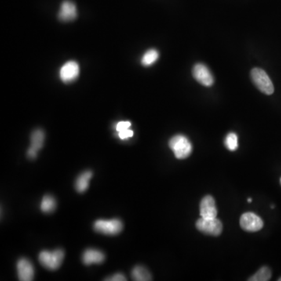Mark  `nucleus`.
<instances>
[{"label":"nucleus","mask_w":281,"mask_h":281,"mask_svg":"<svg viewBox=\"0 0 281 281\" xmlns=\"http://www.w3.org/2000/svg\"><path fill=\"white\" fill-rule=\"evenodd\" d=\"M192 74L198 83L204 86H212L214 83L213 74L205 64L197 63L193 68Z\"/></svg>","instance_id":"nucleus-7"},{"label":"nucleus","mask_w":281,"mask_h":281,"mask_svg":"<svg viewBox=\"0 0 281 281\" xmlns=\"http://www.w3.org/2000/svg\"><path fill=\"white\" fill-rule=\"evenodd\" d=\"M105 281H127L126 277L121 273H118V274H114L113 276L110 277V278L105 279Z\"/></svg>","instance_id":"nucleus-22"},{"label":"nucleus","mask_w":281,"mask_h":281,"mask_svg":"<svg viewBox=\"0 0 281 281\" xmlns=\"http://www.w3.org/2000/svg\"></svg>","instance_id":"nucleus-26"},{"label":"nucleus","mask_w":281,"mask_h":281,"mask_svg":"<svg viewBox=\"0 0 281 281\" xmlns=\"http://www.w3.org/2000/svg\"><path fill=\"white\" fill-rule=\"evenodd\" d=\"M58 16L62 21H72L75 20L78 16V11L75 4L68 0L64 1L61 4Z\"/></svg>","instance_id":"nucleus-11"},{"label":"nucleus","mask_w":281,"mask_h":281,"mask_svg":"<svg viewBox=\"0 0 281 281\" xmlns=\"http://www.w3.org/2000/svg\"><path fill=\"white\" fill-rule=\"evenodd\" d=\"M159 52L155 49H149L143 55L141 58V64L144 67H148L155 63L159 59Z\"/></svg>","instance_id":"nucleus-18"},{"label":"nucleus","mask_w":281,"mask_h":281,"mask_svg":"<svg viewBox=\"0 0 281 281\" xmlns=\"http://www.w3.org/2000/svg\"><path fill=\"white\" fill-rule=\"evenodd\" d=\"M133 136L134 132L131 130L130 128L127 129V130L118 132V137H119L121 140H126V139H130V138L133 137Z\"/></svg>","instance_id":"nucleus-21"},{"label":"nucleus","mask_w":281,"mask_h":281,"mask_svg":"<svg viewBox=\"0 0 281 281\" xmlns=\"http://www.w3.org/2000/svg\"><path fill=\"white\" fill-rule=\"evenodd\" d=\"M199 209L202 218H214L218 213L215 199L211 195H206L202 198Z\"/></svg>","instance_id":"nucleus-10"},{"label":"nucleus","mask_w":281,"mask_h":281,"mask_svg":"<svg viewBox=\"0 0 281 281\" xmlns=\"http://www.w3.org/2000/svg\"><path fill=\"white\" fill-rule=\"evenodd\" d=\"M44 141H45V133L41 129H37L31 134L30 147L38 151L43 147Z\"/></svg>","instance_id":"nucleus-15"},{"label":"nucleus","mask_w":281,"mask_h":281,"mask_svg":"<svg viewBox=\"0 0 281 281\" xmlns=\"http://www.w3.org/2000/svg\"><path fill=\"white\" fill-rule=\"evenodd\" d=\"M248 202H252V198H249V199H248Z\"/></svg>","instance_id":"nucleus-24"},{"label":"nucleus","mask_w":281,"mask_h":281,"mask_svg":"<svg viewBox=\"0 0 281 281\" xmlns=\"http://www.w3.org/2000/svg\"><path fill=\"white\" fill-rule=\"evenodd\" d=\"M253 83L260 92L271 96L274 92V86L268 74L260 68H254L251 71Z\"/></svg>","instance_id":"nucleus-3"},{"label":"nucleus","mask_w":281,"mask_h":281,"mask_svg":"<svg viewBox=\"0 0 281 281\" xmlns=\"http://www.w3.org/2000/svg\"><path fill=\"white\" fill-rule=\"evenodd\" d=\"M224 144L227 149L234 151L238 149V136L235 133H229L226 137Z\"/></svg>","instance_id":"nucleus-19"},{"label":"nucleus","mask_w":281,"mask_h":281,"mask_svg":"<svg viewBox=\"0 0 281 281\" xmlns=\"http://www.w3.org/2000/svg\"><path fill=\"white\" fill-rule=\"evenodd\" d=\"M278 281H281V278H279V279H278Z\"/></svg>","instance_id":"nucleus-25"},{"label":"nucleus","mask_w":281,"mask_h":281,"mask_svg":"<svg viewBox=\"0 0 281 281\" xmlns=\"http://www.w3.org/2000/svg\"><path fill=\"white\" fill-rule=\"evenodd\" d=\"M197 230L203 234L211 236H219L223 232V224L219 219L202 218L198 219L196 221Z\"/></svg>","instance_id":"nucleus-4"},{"label":"nucleus","mask_w":281,"mask_h":281,"mask_svg":"<svg viewBox=\"0 0 281 281\" xmlns=\"http://www.w3.org/2000/svg\"><path fill=\"white\" fill-rule=\"evenodd\" d=\"M132 126V123L130 121H120L116 125V131L117 132H121L122 131L129 129Z\"/></svg>","instance_id":"nucleus-20"},{"label":"nucleus","mask_w":281,"mask_h":281,"mask_svg":"<svg viewBox=\"0 0 281 281\" xmlns=\"http://www.w3.org/2000/svg\"><path fill=\"white\" fill-rule=\"evenodd\" d=\"M56 202L54 197L51 195H45L41 202V210L45 213H50L56 209Z\"/></svg>","instance_id":"nucleus-16"},{"label":"nucleus","mask_w":281,"mask_h":281,"mask_svg":"<svg viewBox=\"0 0 281 281\" xmlns=\"http://www.w3.org/2000/svg\"><path fill=\"white\" fill-rule=\"evenodd\" d=\"M37 153H38V151L30 147L27 150V155L29 159H34L37 157Z\"/></svg>","instance_id":"nucleus-23"},{"label":"nucleus","mask_w":281,"mask_h":281,"mask_svg":"<svg viewBox=\"0 0 281 281\" xmlns=\"http://www.w3.org/2000/svg\"><path fill=\"white\" fill-rule=\"evenodd\" d=\"M132 277L134 281H149L152 280L149 271L141 266H136L132 270Z\"/></svg>","instance_id":"nucleus-14"},{"label":"nucleus","mask_w":281,"mask_h":281,"mask_svg":"<svg viewBox=\"0 0 281 281\" xmlns=\"http://www.w3.org/2000/svg\"><path fill=\"white\" fill-rule=\"evenodd\" d=\"M92 177V172L90 170L83 172L78 176L76 180L75 187L77 191L79 193H83L86 191L89 187V181Z\"/></svg>","instance_id":"nucleus-13"},{"label":"nucleus","mask_w":281,"mask_h":281,"mask_svg":"<svg viewBox=\"0 0 281 281\" xmlns=\"http://www.w3.org/2000/svg\"><path fill=\"white\" fill-rule=\"evenodd\" d=\"M94 230L106 235H117L123 231L124 224L121 220H98L93 225Z\"/></svg>","instance_id":"nucleus-5"},{"label":"nucleus","mask_w":281,"mask_h":281,"mask_svg":"<svg viewBox=\"0 0 281 281\" xmlns=\"http://www.w3.org/2000/svg\"><path fill=\"white\" fill-rule=\"evenodd\" d=\"M19 281H31L34 280V269L30 260L22 258L16 264Z\"/></svg>","instance_id":"nucleus-9"},{"label":"nucleus","mask_w":281,"mask_h":281,"mask_svg":"<svg viewBox=\"0 0 281 281\" xmlns=\"http://www.w3.org/2000/svg\"><path fill=\"white\" fill-rule=\"evenodd\" d=\"M240 226L244 231L256 232L263 228V221L255 213H245L240 218Z\"/></svg>","instance_id":"nucleus-6"},{"label":"nucleus","mask_w":281,"mask_h":281,"mask_svg":"<svg viewBox=\"0 0 281 281\" xmlns=\"http://www.w3.org/2000/svg\"><path fill=\"white\" fill-rule=\"evenodd\" d=\"M64 259V252L62 249L54 251H42L39 253L38 260L41 265L49 271H56L60 268Z\"/></svg>","instance_id":"nucleus-2"},{"label":"nucleus","mask_w":281,"mask_h":281,"mask_svg":"<svg viewBox=\"0 0 281 281\" xmlns=\"http://www.w3.org/2000/svg\"><path fill=\"white\" fill-rule=\"evenodd\" d=\"M79 74V64L75 61H69L60 68V78L64 83H70L77 79Z\"/></svg>","instance_id":"nucleus-8"},{"label":"nucleus","mask_w":281,"mask_h":281,"mask_svg":"<svg viewBox=\"0 0 281 281\" xmlns=\"http://www.w3.org/2000/svg\"><path fill=\"white\" fill-rule=\"evenodd\" d=\"M105 255L101 251L97 249H89L84 252L82 261L85 265L91 264H101L104 262Z\"/></svg>","instance_id":"nucleus-12"},{"label":"nucleus","mask_w":281,"mask_h":281,"mask_svg":"<svg viewBox=\"0 0 281 281\" xmlns=\"http://www.w3.org/2000/svg\"><path fill=\"white\" fill-rule=\"evenodd\" d=\"M272 277L271 269L267 267L260 268L253 276L249 278V281H268Z\"/></svg>","instance_id":"nucleus-17"},{"label":"nucleus","mask_w":281,"mask_h":281,"mask_svg":"<svg viewBox=\"0 0 281 281\" xmlns=\"http://www.w3.org/2000/svg\"><path fill=\"white\" fill-rule=\"evenodd\" d=\"M170 149L178 159H187L192 152V144L187 137L182 135L173 136L169 141Z\"/></svg>","instance_id":"nucleus-1"}]
</instances>
